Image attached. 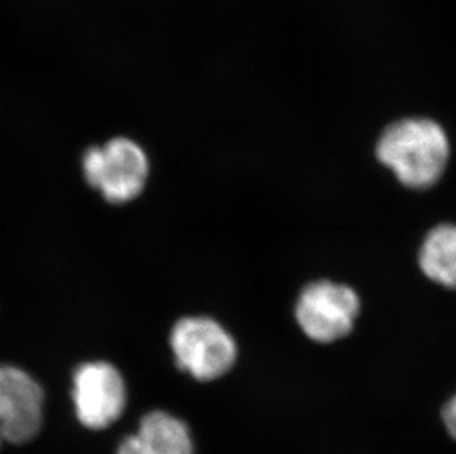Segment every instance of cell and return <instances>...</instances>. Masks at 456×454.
I'll list each match as a JSON object with an SVG mask.
<instances>
[{
  "instance_id": "cell-1",
  "label": "cell",
  "mask_w": 456,
  "mask_h": 454,
  "mask_svg": "<svg viewBox=\"0 0 456 454\" xmlns=\"http://www.w3.org/2000/svg\"><path fill=\"white\" fill-rule=\"evenodd\" d=\"M379 161L409 188L426 189L439 182L449 159V141L437 123L409 118L390 126L377 146Z\"/></svg>"
},
{
  "instance_id": "cell-2",
  "label": "cell",
  "mask_w": 456,
  "mask_h": 454,
  "mask_svg": "<svg viewBox=\"0 0 456 454\" xmlns=\"http://www.w3.org/2000/svg\"><path fill=\"white\" fill-rule=\"evenodd\" d=\"M83 174L108 202L126 204L142 193L150 163L145 150L127 137L92 146L83 155Z\"/></svg>"
},
{
  "instance_id": "cell-3",
  "label": "cell",
  "mask_w": 456,
  "mask_h": 454,
  "mask_svg": "<svg viewBox=\"0 0 456 454\" xmlns=\"http://www.w3.org/2000/svg\"><path fill=\"white\" fill-rule=\"evenodd\" d=\"M170 345L177 366L199 381L224 377L237 361V344L224 326L192 316L173 326Z\"/></svg>"
},
{
  "instance_id": "cell-4",
  "label": "cell",
  "mask_w": 456,
  "mask_h": 454,
  "mask_svg": "<svg viewBox=\"0 0 456 454\" xmlns=\"http://www.w3.org/2000/svg\"><path fill=\"white\" fill-rule=\"evenodd\" d=\"M359 310V296L352 288L321 280L303 289L296 305V318L310 339L328 344L352 332Z\"/></svg>"
},
{
  "instance_id": "cell-5",
  "label": "cell",
  "mask_w": 456,
  "mask_h": 454,
  "mask_svg": "<svg viewBox=\"0 0 456 454\" xmlns=\"http://www.w3.org/2000/svg\"><path fill=\"white\" fill-rule=\"evenodd\" d=\"M125 379L107 361H91L77 368L73 377V401L80 424L105 429L120 419L126 408Z\"/></svg>"
},
{
  "instance_id": "cell-6",
  "label": "cell",
  "mask_w": 456,
  "mask_h": 454,
  "mask_svg": "<svg viewBox=\"0 0 456 454\" xmlns=\"http://www.w3.org/2000/svg\"><path fill=\"white\" fill-rule=\"evenodd\" d=\"M42 386L22 369L0 364V446L24 444L39 434L44 422Z\"/></svg>"
},
{
  "instance_id": "cell-7",
  "label": "cell",
  "mask_w": 456,
  "mask_h": 454,
  "mask_svg": "<svg viewBox=\"0 0 456 454\" xmlns=\"http://www.w3.org/2000/svg\"><path fill=\"white\" fill-rule=\"evenodd\" d=\"M150 454H194L190 429L166 411H151L136 434Z\"/></svg>"
},
{
  "instance_id": "cell-8",
  "label": "cell",
  "mask_w": 456,
  "mask_h": 454,
  "mask_svg": "<svg viewBox=\"0 0 456 454\" xmlns=\"http://www.w3.org/2000/svg\"><path fill=\"white\" fill-rule=\"evenodd\" d=\"M419 266L433 282L456 289V226L442 224L427 235Z\"/></svg>"
},
{
  "instance_id": "cell-9",
  "label": "cell",
  "mask_w": 456,
  "mask_h": 454,
  "mask_svg": "<svg viewBox=\"0 0 456 454\" xmlns=\"http://www.w3.org/2000/svg\"><path fill=\"white\" fill-rule=\"evenodd\" d=\"M442 420L446 433L456 442V394L442 409Z\"/></svg>"
},
{
  "instance_id": "cell-10",
  "label": "cell",
  "mask_w": 456,
  "mask_h": 454,
  "mask_svg": "<svg viewBox=\"0 0 456 454\" xmlns=\"http://www.w3.org/2000/svg\"><path fill=\"white\" fill-rule=\"evenodd\" d=\"M117 454H150L143 446L141 438L138 435H132V437L126 438L125 442H121L118 447Z\"/></svg>"
}]
</instances>
